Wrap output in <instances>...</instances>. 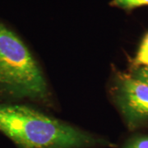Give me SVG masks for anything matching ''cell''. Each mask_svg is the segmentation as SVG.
Instances as JSON below:
<instances>
[{
	"instance_id": "cell-1",
	"label": "cell",
	"mask_w": 148,
	"mask_h": 148,
	"mask_svg": "<svg viewBox=\"0 0 148 148\" xmlns=\"http://www.w3.org/2000/svg\"><path fill=\"white\" fill-rule=\"evenodd\" d=\"M0 131L18 148L114 147L106 138L21 105L0 103Z\"/></svg>"
},
{
	"instance_id": "cell-2",
	"label": "cell",
	"mask_w": 148,
	"mask_h": 148,
	"mask_svg": "<svg viewBox=\"0 0 148 148\" xmlns=\"http://www.w3.org/2000/svg\"><path fill=\"white\" fill-rule=\"evenodd\" d=\"M0 91L18 98L47 100L42 71L21 39L0 23Z\"/></svg>"
},
{
	"instance_id": "cell-3",
	"label": "cell",
	"mask_w": 148,
	"mask_h": 148,
	"mask_svg": "<svg viewBox=\"0 0 148 148\" xmlns=\"http://www.w3.org/2000/svg\"><path fill=\"white\" fill-rule=\"evenodd\" d=\"M115 98L130 128L147 121V83L135 77L123 76L117 84Z\"/></svg>"
},
{
	"instance_id": "cell-4",
	"label": "cell",
	"mask_w": 148,
	"mask_h": 148,
	"mask_svg": "<svg viewBox=\"0 0 148 148\" xmlns=\"http://www.w3.org/2000/svg\"><path fill=\"white\" fill-rule=\"evenodd\" d=\"M122 148H148V135H138L129 138Z\"/></svg>"
},
{
	"instance_id": "cell-5",
	"label": "cell",
	"mask_w": 148,
	"mask_h": 148,
	"mask_svg": "<svg viewBox=\"0 0 148 148\" xmlns=\"http://www.w3.org/2000/svg\"><path fill=\"white\" fill-rule=\"evenodd\" d=\"M111 5L123 9H132L135 8L148 5V0H114Z\"/></svg>"
},
{
	"instance_id": "cell-6",
	"label": "cell",
	"mask_w": 148,
	"mask_h": 148,
	"mask_svg": "<svg viewBox=\"0 0 148 148\" xmlns=\"http://www.w3.org/2000/svg\"><path fill=\"white\" fill-rule=\"evenodd\" d=\"M136 63L145 67H148V34L144 37L138 50Z\"/></svg>"
},
{
	"instance_id": "cell-7",
	"label": "cell",
	"mask_w": 148,
	"mask_h": 148,
	"mask_svg": "<svg viewBox=\"0 0 148 148\" xmlns=\"http://www.w3.org/2000/svg\"><path fill=\"white\" fill-rule=\"evenodd\" d=\"M133 77L148 84V67H143L138 69L133 74Z\"/></svg>"
}]
</instances>
